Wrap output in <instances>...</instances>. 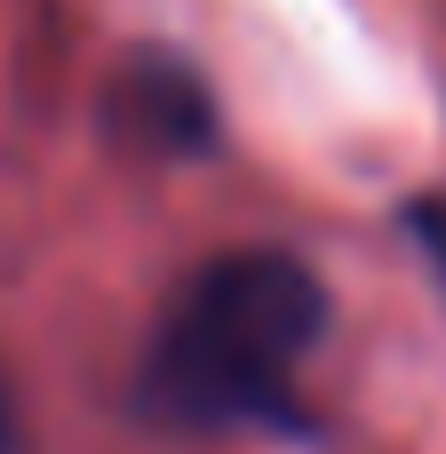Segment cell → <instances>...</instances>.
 <instances>
[{
	"label": "cell",
	"mask_w": 446,
	"mask_h": 454,
	"mask_svg": "<svg viewBox=\"0 0 446 454\" xmlns=\"http://www.w3.org/2000/svg\"><path fill=\"white\" fill-rule=\"evenodd\" d=\"M327 335V287L287 247L207 255L152 319L136 359V423L168 439L311 431L303 359Z\"/></svg>",
	"instance_id": "cell-1"
},
{
	"label": "cell",
	"mask_w": 446,
	"mask_h": 454,
	"mask_svg": "<svg viewBox=\"0 0 446 454\" xmlns=\"http://www.w3.org/2000/svg\"><path fill=\"white\" fill-rule=\"evenodd\" d=\"M112 120H120L128 144L168 152V160H192V152L215 144V96H207V80H200V64H184L168 48H152V56H136L120 72Z\"/></svg>",
	"instance_id": "cell-2"
},
{
	"label": "cell",
	"mask_w": 446,
	"mask_h": 454,
	"mask_svg": "<svg viewBox=\"0 0 446 454\" xmlns=\"http://www.w3.org/2000/svg\"><path fill=\"white\" fill-rule=\"evenodd\" d=\"M407 231L423 239V255H431V271H439V287H446V192H431V200L407 207Z\"/></svg>",
	"instance_id": "cell-3"
},
{
	"label": "cell",
	"mask_w": 446,
	"mask_h": 454,
	"mask_svg": "<svg viewBox=\"0 0 446 454\" xmlns=\"http://www.w3.org/2000/svg\"><path fill=\"white\" fill-rule=\"evenodd\" d=\"M0 454H24V415L8 399V383H0Z\"/></svg>",
	"instance_id": "cell-4"
}]
</instances>
